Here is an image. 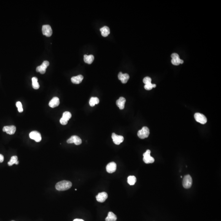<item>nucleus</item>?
<instances>
[{
  "label": "nucleus",
  "mask_w": 221,
  "mask_h": 221,
  "mask_svg": "<svg viewBox=\"0 0 221 221\" xmlns=\"http://www.w3.org/2000/svg\"><path fill=\"white\" fill-rule=\"evenodd\" d=\"M116 216L112 212H109L108 216L105 219L106 221H116L117 220Z\"/></svg>",
  "instance_id": "20"
},
{
  "label": "nucleus",
  "mask_w": 221,
  "mask_h": 221,
  "mask_svg": "<svg viewBox=\"0 0 221 221\" xmlns=\"http://www.w3.org/2000/svg\"></svg>",
  "instance_id": "36"
},
{
  "label": "nucleus",
  "mask_w": 221,
  "mask_h": 221,
  "mask_svg": "<svg viewBox=\"0 0 221 221\" xmlns=\"http://www.w3.org/2000/svg\"><path fill=\"white\" fill-rule=\"evenodd\" d=\"M49 65V62L47 61H45L43 62L42 64L37 67L36 71L39 72L40 73L44 74L46 72V69L48 66Z\"/></svg>",
  "instance_id": "8"
},
{
  "label": "nucleus",
  "mask_w": 221,
  "mask_h": 221,
  "mask_svg": "<svg viewBox=\"0 0 221 221\" xmlns=\"http://www.w3.org/2000/svg\"><path fill=\"white\" fill-rule=\"evenodd\" d=\"M171 57L172 59H176L179 58V56L178 54H177V53H173V54L171 55Z\"/></svg>",
  "instance_id": "31"
},
{
  "label": "nucleus",
  "mask_w": 221,
  "mask_h": 221,
  "mask_svg": "<svg viewBox=\"0 0 221 221\" xmlns=\"http://www.w3.org/2000/svg\"><path fill=\"white\" fill-rule=\"evenodd\" d=\"M73 221H84V220L82 219H74Z\"/></svg>",
  "instance_id": "33"
},
{
  "label": "nucleus",
  "mask_w": 221,
  "mask_h": 221,
  "mask_svg": "<svg viewBox=\"0 0 221 221\" xmlns=\"http://www.w3.org/2000/svg\"><path fill=\"white\" fill-rule=\"evenodd\" d=\"M171 62L175 66L179 65L180 64H182L184 62L183 60L180 59V58L176 59H172Z\"/></svg>",
  "instance_id": "25"
},
{
  "label": "nucleus",
  "mask_w": 221,
  "mask_h": 221,
  "mask_svg": "<svg viewBox=\"0 0 221 221\" xmlns=\"http://www.w3.org/2000/svg\"><path fill=\"white\" fill-rule=\"evenodd\" d=\"M72 115L71 113L68 111H65L63 114L62 117V118L68 121L71 118Z\"/></svg>",
  "instance_id": "26"
},
{
  "label": "nucleus",
  "mask_w": 221,
  "mask_h": 221,
  "mask_svg": "<svg viewBox=\"0 0 221 221\" xmlns=\"http://www.w3.org/2000/svg\"><path fill=\"white\" fill-rule=\"evenodd\" d=\"M107 198V194L105 192L99 193L96 197L97 201L100 203H103L105 202Z\"/></svg>",
  "instance_id": "12"
},
{
  "label": "nucleus",
  "mask_w": 221,
  "mask_h": 221,
  "mask_svg": "<svg viewBox=\"0 0 221 221\" xmlns=\"http://www.w3.org/2000/svg\"><path fill=\"white\" fill-rule=\"evenodd\" d=\"M126 100L123 97H120L116 101V105L120 109L122 110L125 108Z\"/></svg>",
  "instance_id": "16"
},
{
  "label": "nucleus",
  "mask_w": 221,
  "mask_h": 221,
  "mask_svg": "<svg viewBox=\"0 0 221 221\" xmlns=\"http://www.w3.org/2000/svg\"><path fill=\"white\" fill-rule=\"evenodd\" d=\"M153 84H152V83H149L147 84H145L144 88L147 90H150L153 89Z\"/></svg>",
  "instance_id": "29"
},
{
  "label": "nucleus",
  "mask_w": 221,
  "mask_h": 221,
  "mask_svg": "<svg viewBox=\"0 0 221 221\" xmlns=\"http://www.w3.org/2000/svg\"><path fill=\"white\" fill-rule=\"evenodd\" d=\"M192 179L190 175H187L184 178L183 181V186L186 189L190 188L192 186Z\"/></svg>",
  "instance_id": "3"
},
{
  "label": "nucleus",
  "mask_w": 221,
  "mask_h": 221,
  "mask_svg": "<svg viewBox=\"0 0 221 221\" xmlns=\"http://www.w3.org/2000/svg\"><path fill=\"white\" fill-rule=\"evenodd\" d=\"M112 138L113 139V142L116 145H119L121 143H122L124 138L123 136H122L118 135L116 134V133H112Z\"/></svg>",
  "instance_id": "10"
},
{
  "label": "nucleus",
  "mask_w": 221,
  "mask_h": 221,
  "mask_svg": "<svg viewBox=\"0 0 221 221\" xmlns=\"http://www.w3.org/2000/svg\"><path fill=\"white\" fill-rule=\"evenodd\" d=\"M67 143L69 144L74 143L76 145H78L81 144L82 141L79 136H73L67 141Z\"/></svg>",
  "instance_id": "9"
},
{
  "label": "nucleus",
  "mask_w": 221,
  "mask_h": 221,
  "mask_svg": "<svg viewBox=\"0 0 221 221\" xmlns=\"http://www.w3.org/2000/svg\"><path fill=\"white\" fill-rule=\"evenodd\" d=\"M30 138L35 140L36 142H39L41 141V136L40 133L37 131H33L30 133L29 134Z\"/></svg>",
  "instance_id": "7"
},
{
  "label": "nucleus",
  "mask_w": 221,
  "mask_h": 221,
  "mask_svg": "<svg viewBox=\"0 0 221 221\" xmlns=\"http://www.w3.org/2000/svg\"><path fill=\"white\" fill-rule=\"evenodd\" d=\"M117 165L116 163L114 162L110 163L106 165V171L109 173H114L116 170Z\"/></svg>",
  "instance_id": "13"
},
{
  "label": "nucleus",
  "mask_w": 221,
  "mask_h": 221,
  "mask_svg": "<svg viewBox=\"0 0 221 221\" xmlns=\"http://www.w3.org/2000/svg\"><path fill=\"white\" fill-rule=\"evenodd\" d=\"M99 99L97 97H92L89 101L90 105L94 106L95 105H98L99 103Z\"/></svg>",
  "instance_id": "23"
},
{
  "label": "nucleus",
  "mask_w": 221,
  "mask_h": 221,
  "mask_svg": "<svg viewBox=\"0 0 221 221\" xmlns=\"http://www.w3.org/2000/svg\"><path fill=\"white\" fill-rule=\"evenodd\" d=\"M19 162L18 161V157L17 156H14L11 157L10 160L8 162V165L9 166H11L14 164L16 165L19 164Z\"/></svg>",
  "instance_id": "21"
},
{
  "label": "nucleus",
  "mask_w": 221,
  "mask_h": 221,
  "mask_svg": "<svg viewBox=\"0 0 221 221\" xmlns=\"http://www.w3.org/2000/svg\"><path fill=\"white\" fill-rule=\"evenodd\" d=\"M150 153H151L150 150L148 149L143 154V160L144 162L146 164L153 163L155 160L154 158L150 156Z\"/></svg>",
  "instance_id": "4"
},
{
  "label": "nucleus",
  "mask_w": 221,
  "mask_h": 221,
  "mask_svg": "<svg viewBox=\"0 0 221 221\" xmlns=\"http://www.w3.org/2000/svg\"><path fill=\"white\" fill-rule=\"evenodd\" d=\"M181 178H182V176H181Z\"/></svg>",
  "instance_id": "35"
},
{
  "label": "nucleus",
  "mask_w": 221,
  "mask_h": 221,
  "mask_svg": "<svg viewBox=\"0 0 221 221\" xmlns=\"http://www.w3.org/2000/svg\"><path fill=\"white\" fill-rule=\"evenodd\" d=\"M68 121L62 118H61L60 120V122L62 125H66L68 123Z\"/></svg>",
  "instance_id": "30"
},
{
  "label": "nucleus",
  "mask_w": 221,
  "mask_h": 221,
  "mask_svg": "<svg viewBox=\"0 0 221 221\" xmlns=\"http://www.w3.org/2000/svg\"><path fill=\"white\" fill-rule=\"evenodd\" d=\"M94 60V57L92 55H84V62L86 63L90 64L91 63H92Z\"/></svg>",
  "instance_id": "19"
},
{
  "label": "nucleus",
  "mask_w": 221,
  "mask_h": 221,
  "mask_svg": "<svg viewBox=\"0 0 221 221\" xmlns=\"http://www.w3.org/2000/svg\"><path fill=\"white\" fill-rule=\"evenodd\" d=\"M153 88H155L156 87V85L155 84H153Z\"/></svg>",
  "instance_id": "34"
},
{
  "label": "nucleus",
  "mask_w": 221,
  "mask_h": 221,
  "mask_svg": "<svg viewBox=\"0 0 221 221\" xmlns=\"http://www.w3.org/2000/svg\"><path fill=\"white\" fill-rule=\"evenodd\" d=\"M3 131L6 132L8 134H14L16 132V127L15 126H6L4 127L3 129Z\"/></svg>",
  "instance_id": "11"
},
{
  "label": "nucleus",
  "mask_w": 221,
  "mask_h": 221,
  "mask_svg": "<svg viewBox=\"0 0 221 221\" xmlns=\"http://www.w3.org/2000/svg\"><path fill=\"white\" fill-rule=\"evenodd\" d=\"M32 86H33V88H34L35 89H39V84L38 82V79L36 77H33L32 78Z\"/></svg>",
  "instance_id": "22"
},
{
  "label": "nucleus",
  "mask_w": 221,
  "mask_h": 221,
  "mask_svg": "<svg viewBox=\"0 0 221 221\" xmlns=\"http://www.w3.org/2000/svg\"><path fill=\"white\" fill-rule=\"evenodd\" d=\"M72 186V184L71 181L63 180L57 183L55 185V188L58 191H65L69 189Z\"/></svg>",
  "instance_id": "1"
},
{
  "label": "nucleus",
  "mask_w": 221,
  "mask_h": 221,
  "mask_svg": "<svg viewBox=\"0 0 221 221\" xmlns=\"http://www.w3.org/2000/svg\"><path fill=\"white\" fill-rule=\"evenodd\" d=\"M84 77L82 75H78L76 76L73 77L71 79L72 83L75 84H79L81 83L83 80Z\"/></svg>",
  "instance_id": "17"
},
{
  "label": "nucleus",
  "mask_w": 221,
  "mask_h": 221,
  "mask_svg": "<svg viewBox=\"0 0 221 221\" xmlns=\"http://www.w3.org/2000/svg\"><path fill=\"white\" fill-rule=\"evenodd\" d=\"M118 79L121 81L123 84H126L130 79V76L128 74H123L122 72H120L118 75Z\"/></svg>",
  "instance_id": "14"
},
{
  "label": "nucleus",
  "mask_w": 221,
  "mask_h": 221,
  "mask_svg": "<svg viewBox=\"0 0 221 221\" xmlns=\"http://www.w3.org/2000/svg\"><path fill=\"white\" fill-rule=\"evenodd\" d=\"M43 35L48 37H50L52 34V30L51 26L48 25H43L42 28Z\"/></svg>",
  "instance_id": "6"
},
{
  "label": "nucleus",
  "mask_w": 221,
  "mask_h": 221,
  "mask_svg": "<svg viewBox=\"0 0 221 221\" xmlns=\"http://www.w3.org/2000/svg\"><path fill=\"white\" fill-rule=\"evenodd\" d=\"M100 31L101 32L102 35L104 37L107 36L110 34V29L107 26H104L103 27L100 28Z\"/></svg>",
  "instance_id": "18"
},
{
  "label": "nucleus",
  "mask_w": 221,
  "mask_h": 221,
  "mask_svg": "<svg viewBox=\"0 0 221 221\" xmlns=\"http://www.w3.org/2000/svg\"><path fill=\"white\" fill-rule=\"evenodd\" d=\"M16 106L18 108V110L19 112L21 113L23 111V108L22 105L21 103L20 102H17L16 103Z\"/></svg>",
  "instance_id": "27"
},
{
  "label": "nucleus",
  "mask_w": 221,
  "mask_h": 221,
  "mask_svg": "<svg viewBox=\"0 0 221 221\" xmlns=\"http://www.w3.org/2000/svg\"><path fill=\"white\" fill-rule=\"evenodd\" d=\"M4 160V156L2 154H0V163H2L3 162Z\"/></svg>",
  "instance_id": "32"
},
{
  "label": "nucleus",
  "mask_w": 221,
  "mask_h": 221,
  "mask_svg": "<svg viewBox=\"0 0 221 221\" xmlns=\"http://www.w3.org/2000/svg\"><path fill=\"white\" fill-rule=\"evenodd\" d=\"M136 181V178L134 176H130L127 178V182L131 186L134 185Z\"/></svg>",
  "instance_id": "24"
},
{
  "label": "nucleus",
  "mask_w": 221,
  "mask_h": 221,
  "mask_svg": "<svg viewBox=\"0 0 221 221\" xmlns=\"http://www.w3.org/2000/svg\"><path fill=\"white\" fill-rule=\"evenodd\" d=\"M138 136L139 138L145 139L148 137L149 135V130L147 127H143L141 130L138 131Z\"/></svg>",
  "instance_id": "2"
},
{
  "label": "nucleus",
  "mask_w": 221,
  "mask_h": 221,
  "mask_svg": "<svg viewBox=\"0 0 221 221\" xmlns=\"http://www.w3.org/2000/svg\"><path fill=\"white\" fill-rule=\"evenodd\" d=\"M194 117L196 121L202 124H205L207 122V119L206 117L202 114L200 113H196Z\"/></svg>",
  "instance_id": "5"
},
{
  "label": "nucleus",
  "mask_w": 221,
  "mask_h": 221,
  "mask_svg": "<svg viewBox=\"0 0 221 221\" xmlns=\"http://www.w3.org/2000/svg\"><path fill=\"white\" fill-rule=\"evenodd\" d=\"M60 99L57 97H54L49 103V106L51 107L55 108L58 106L60 105Z\"/></svg>",
  "instance_id": "15"
},
{
  "label": "nucleus",
  "mask_w": 221,
  "mask_h": 221,
  "mask_svg": "<svg viewBox=\"0 0 221 221\" xmlns=\"http://www.w3.org/2000/svg\"><path fill=\"white\" fill-rule=\"evenodd\" d=\"M152 79L150 77H146L143 79V82L145 84H147L149 83H151Z\"/></svg>",
  "instance_id": "28"
}]
</instances>
